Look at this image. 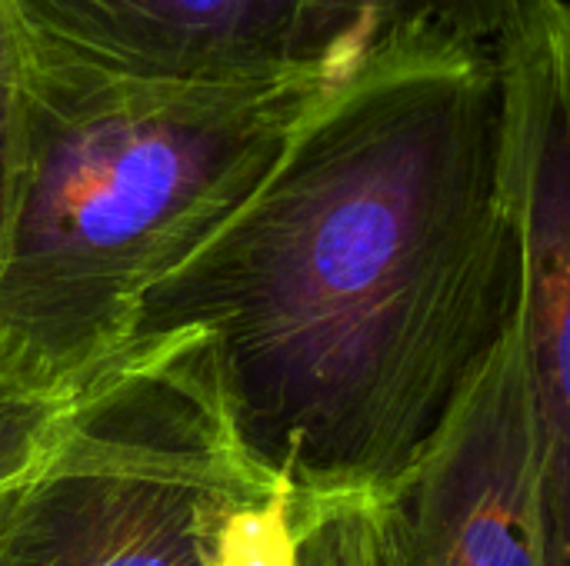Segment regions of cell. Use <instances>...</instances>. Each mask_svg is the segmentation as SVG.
<instances>
[{"mask_svg":"<svg viewBox=\"0 0 570 566\" xmlns=\"http://www.w3.org/2000/svg\"><path fill=\"white\" fill-rule=\"evenodd\" d=\"M294 527L227 440L187 334L130 340L0 484V566H294Z\"/></svg>","mask_w":570,"mask_h":566,"instance_id":"3957f363","label":"cell"},{"mask_svg":"<svg viewBox=\"0 0 570 566\" xmlns=\"http://www.w3.org/2000/svg\"><path fill=\"white\" fill-rule=\"evenodd\" d=\"M531 3L534 0H314V43L327 53L354 37L374 40L384 33L428 30L491 50Z\"/></svg>","mask_w":570,"mask_h":566,"instance_id":"52a82bcc","label":"cell"},{"mask_svg":"<svg viewBox=\"0 0 570 566\" xmlns=\"http://www.w3.org/2000/svg\"><path fill=\"white\" fill-rule=\"evenodd\" d=\"M7 77H10V63H7V40L0 27V153H3V123H7Z\"/></svg>","mask_w":570,"mask_h":566,"instance_id":"30bf717a","label":"cell"},{"mask_svg":"<svg viewBox=\"0 0 570 566\" xmlns=\"http://www.w3.org/2000/svg\"><path fill=\"white\" fill-rule=\"evenodd\" d=\"M87 387L47 384L0 347V484L40 460L80 407Z\"/></svg>","mask_w":570,"mask_h":566,"instance_id":"ba28073f","label":"cell"},{"mask_svg":"<svg viewBox=\"0 0 570 566\" xmlns=\"http://www.w3.org/2000/svg\"><path fill=\"white\" fill-rule=\"evenodd\" d=\"M521 314L488 47L367 40L250 197L134 310L187 334L240 460L314 504L374 500Z\"/></svg>","mask_w":570,"mask_h":566,"instance_id":"6da1fadb","label":"cell"},{"mask_svg":"<svg viewBox=\"0 0 570 566\" xmlns=\"http://www.w3.org/2000/svg\"><path fill=\"white\" fill-rule=\"evenodd\" d=\"M0 27L33 53L124 77H247L324 57L314 0H0Z\"/></svg>","mask_w":570,"mask_h":566,"instance_id":"8992f818","label":"cell"},{"mask_svg":"<svg viewBox=\"0 0 570 566\" xmlns=\"http://www.w3.org/2000/svg\"><path fill=\"white\" fill-rule=\"evenodd\" d=\"M568 500L521 337V314L414 460L374 497L381 566H568Z\"/></svg>","mask_w":570,"mask_h":566,"instance_id":"277c9868","label":"cell"},{"mask_svg":"<svg viewBox=\"0 0 570 566\" xmlns=\"http://www.w3.org/2000/svg\"><path fill=\"white\" fill-rule=\"evenodd\" d=\"M501 183L521 254V337L551 480L570 484V13L534 0L491 47ZM570 497V494H568Z\"/></svg>","mask_w":570,"mask_h":566,"instance_id":"5b68a950","label":"cell"},{"mask_svg":"<svg viewBox=\"0 0 570 566\" xmlns=\"http://www.w3.org/2000/svg\"><path fill=\"white\" fill-rule=\"evenodd\" d=\"M294 566H381L374 500L344 497L307 507L294 527Z\"/></svg>","mask_w":570,"mask_h":566,"instance_id":"9c48e42d","label":"cell"},{"mask_svg":"<svg viewBox=\"0 0 570 566\" xmlns=\"http://www.w3.org/2000/svg\"><path fill=\"white\" fill-rule=\"evenodd\" d=\"M7 40L0 347L87 387L140 297L264 180L301 117L367 43L247 77H124Z\"/></svg>","mask_w":570,"mask_h":566,"instance_id":"7a4b0ae2","label":"cell"}]
</instances>
